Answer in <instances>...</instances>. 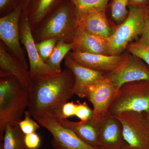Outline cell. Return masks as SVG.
Here are the masks:
<instances>
[{
	"mask_svg": "<svg viewBox=\"0 0 149 149\" xmlns=\"http://www.w3.org/2000/svg\"><path fill=\"white\" fill-rule=\"evenodd\" d=\"M74 81L68 69L52 75L31 77L27 110L31 116L49 114L60 118L63 105L74 95Z\"/></svg>",
	"mask_w": 149,
	"mask_h": 149,
	"instance_id": "cell-1",
	"label": "cell"
},
{
	"mask_svg": "<svg viewBox=\"0 0 149 149\" xmlns=\"http://www.w3.org/2000/svg\"><path fill=\"white\" fill-rule=\"evenodd\" d=\"M29 105V91L12 75H1L0 140L3 141L6 125L21 121Z\"/></svg>",
	"mask_w": 149,
	"mask_h": 149,
	"instance_id": "cell-2",
	"label": "cell"
},
{
	"mask_svg": "<svg viewBox=\"0 0 149 149\" xmlns=\"http://www.w3.org/2000/svg\"><path fill=\"white\" fill-rule=\"evenodd\" d=\"M128 16L108 38L111 56H118L128 43L141 36L145 20L149 14L148 6H128Z\"/></svg>",
	"mask_w": 149,
	"mask_h": 149,
	"instance_id": "cell-3",
	"label": "cell"
},
{
	"mask_svg": "<svg viewBox=\"0 0 149 149\" xmlns=\"http://www.w3.org/2000/svg\"><path fill=\"white\" fill-rule=\"evenodd\" d=\"M127 111L149 114V80L126 83L118 89L108 112L114 116Z\"/></svg>",
	"mask_w": 149,
	"mask_h": 149,
	"instance_id": "cell-4",
	"label": "cell"
},
{
	"mask_svg": "<svg viewBox=\"0 0 149 149\" xmlns=\"http://www.w3.org/2000/svg\"><path fill=\"white\" fill-rule=\"evenodd\" d=\"M121 123L123 138L135 149H149V128L144 112L127 111L114 115Z\"/></svg>",
	"mask_w": 149,
	"mask_h": 149,
	"instance_id": "cell-5",
	"label": "cell"
},
{
	"mask_svg": "<svg viewBox=\"0 0 149 149\" xmlns=\"http://www.w3.org/2000/svg\"><path fill=\"white\" fill-rule=\"evenodd\" d=\"M53 136L52 144L55 149H99L85 143L72 130L62 126L55 118L43 114L33 118Z\"/></svg>",
	"mask_w": 149,
	"mask_h": 149,
	"instance_id": "cell-6",
	"label": "cell"
},
{
	"mask_svg": "<svg viewBox=\"0 0 149 149\" xmlns=\"http://www.w3.org/2000/svg\"><path fill=\"white\" fill-rule=\"evenodd\" d=\"M105 77L114 84L118 91L126 83L149 80V67L141 59L132 54H125L118 66Z\"/></svg>",
	"mask_w": 149,
	"mask_h": 149,
	"instance_id": "cell-7",
	"label": "cell"
},
{
	"mask_svg": "<svg viewBox=\"0 0 149 149\" xmlns=\"http://www.w3.org/2000/svg\"><path fill=\"white\" fill-rule=\"evenodd\" d=\"M77 26L76 10L70 0H65L53 11L41 37L43 40L64 37L73 27Z\"/></svg>",
	"mask_w": 149,
	"mask_h": 149,
	"instance_id": "cell-8",
	"label": "cell"
},
{
	"mask_svg": "<svg viewBox=\"0 0 149 149\" xmlns=\"http://www.w3.org/2000/svg\"><path fill=\"white\" fill-rule=\"evenodd\" d=\"M22 6V1L13 10L0 19V38L27 70L28 65L20 47L19 36L18 22Z\"/></svg>",
	"mask_w": 149,
	"mask_h": 149,
	"instance_id": "cell-9",
	"label": "cell"
},
{
	"mask_svg": "<svg viewBox=\"0 0 149 149\" xmlns=\"http://www.w3.org/2000/svg\"><path fill=\"white\" fill-rule=\"evenodd\" d=\"M117 91L114 84L105 76L88 88L86 98L93 104L96 117L101 118L108 112Z\"/></svg>",
	"mask_w": 149,
	"mask_h": 149,
	"instance_id": "cell-10",
	"label": "cell"
},
{
	"mask_svg": "<svg viewBox=\"0 0 149 149\" xmlns=\"http://www.w3.org/2000/svg\"><path fill=\"white\" fill-rule=\"evenodd\" d=\"M105 12L95 9L76 10L77 28L91 35L109 38L114 30L109 23Z\"/></svg>",
	"mask_w": 149,
	"mask_h": 149,
	"instance_id": "cell-11",
	"label": "cell"
},
{
	"mask_svg": "<svg viewBox=\"0 0 149 149\" xmlns=\"http://www.w3.org/2000/svg\"><path fill=\"white\" fill-rule=\"evenodd\" d=\"M125 142L121 123L108 112L100 120L99 149H122Z\"/></svg>",
	"mask_w": 149,
	"mask_h": 149,
	"instance_id": "cell-12",
	"label": "cell"
},
{
	"mask_svg": "<svg viewBox=\"0 0 149 149\" xmlns=\"http://www.w3.org/2000/svg\"><path fill=\"white\" fill-rule=\"evenodd\" d=\"M21 40L27 50L31 77L52 75L58 73L51 69L40 57L31 33L29 19L26 15L23 18L22 24Z\"/></svg>",
	"mask_w": 149,
	"mask_h": 149,
	"instance_id": "cell-13",
	"label": "cell"
},
{
	"mask_svg": "<svg viewBox=\"0 0 149 149\" xmlns=\"http://www.w3.org/2000/svg\"><path fill=\"white\" fill-rule=\"evenodd\" d=\"M65 65L74 75V94L80 98H86L88 88L98 80L104 77L106 74L79 64L70 56L65 57Z\"/></svg>",
	"mask_w": 149,
	"mask_h": 149,
	"instance_id": "cell-14",
	"label": "cell"
},
{
	"mask_svg": "<svg viewBox=\"0 0 149 149\" xmlns=\"http://www.w3.org/2000/svg\"><path fill=\"white\" fill-rule=\"evenodd\" d=\"M125 54L107 56L74 51L70 56L83 66L105 73L111 72L119 65Z\"/></svg>",
	"mask_w": 149,
	"mask_h": 149,
	"instance_id": "cell-15",
	"label": "cell"
},
{
	"mask_svg": "<svg viewBox=\"0 0 149 149\" xmlns=\"http://www.w3.org/2000/svg\"><path fill=\"white\" fill-rule=\"evenodd\" d=\"M56 119L62 126L72 130L85 143L91 146L98 148L101 118H99L93 114L88 120L79 122L70 121L67 118Z\"/></svg>",
	"mask_w": 149,
	"mask_h": 149,
	"instance_id": "cell-16",
	"label": "cell"
},
{
	"mask_svg": "<svg viewBox=\"0 0 149 149\" xmlns=\"http://www.w3.org/2000/svg\"><path fill=\"white\" fill-rule=\"evenodd\" d=\"M73 42L74 51L111 56L108 38L96 36L77 27Z\"/></svg>",
	"mask_w": 149,
	"mask_h": 149,
	"instance_id": "cell-17",
	"label": "cell"
},
{
	"mask_svg": "<svg viewBox=\"0 0 149 149\" xmlns=\"http://www.w3.org/2000/svg\"><path fill=\"white\" fill-rule=\"evenodd\" d=\"M0 67L1 75H12L25 89L29 90L31 83L29 72L18 60L10 56L1 45L0 47Z\"/></svg>",
	"mask_w": 149,
	"mask_h": 149,
	"instance_id": "cell-18",
	"label": "cell"
},
{
	"mask_svg": "<svg viewBox=\"0 0 149 149\" xmlns=\"http://www.w3.org/2000/svg\"><path fill=\"white\" fill-rule=\"evenodd\" d=\"M24 136L18 123H8L5 130L3 142H1L0 149H28L24 143Z\"/></svg>",
	"mask_w": 149,
	"mask_h": 149,
	"instance_id": "cell-19",
	"label": "cell"
},
{
	"mask_svg": "<svg viewBox=\"0 0 149 149\" xmlns=\"http://www.w3.org/2000/svg\"><path fill=\"white\" fill-rule=\"evenodd\" d=\"M65 0H31L25 11L35 22H39L51 12L54 11Z\"/></svg>",
	"mask_w": 149,
	"mask_h": 149,
	"instance_id": "cell-20",
	"label": "cell"
},
{
	"mask_svg": "<svg viewBox=\"0 0 149 149\" xmlns=\"http://www.w3.org/2000/svg\"><path fill=\"white\" fill-rule=\"evenodd\" d=\"M74 42H65L63 40H60L57 43L53 52L47 60L45 62L48 66L57 73L61 72V63L62 61L71 49L74 47Z\"/></svg>",
	"mask_w": 149,
	"mask_h": 149,
	"instance_id": "cell-21",
	"label": "cell"
},
{
	"mask_svg": "<svg viewBox=\"0 0 149 149\" xmlns=\"http://www.w3.org/2000/svg\"><path fill=\"white\" fill-rule=\"evenodd\" d=\"M130 0H112L110 4L112 18L116 22L121 23L128 14V6Z\"/></svg>",
	"mask_w": 149,
	"mask_h": 149,
	"instance_id": "cell-22",
	"label": "cell"
},
{
	"mask_svg": "<svg viewBox=\"0 0 149 149\" xmlns=\"http://www.w3.org/2000/svg\"><path fill=\"white\" fill-rule=\"evenodd\" d=\"M77 11L90 9L106 11L109 0H70Z\"/></svg>",
	"mask_w": 149,
	"mask_h": 149,
	"instance_id": "cell-23",
	"label": "cell"
},
{
	"mask_svg": "<svg viewBox=\"0 0 149 149\" xmlns=\"http://www.w3.org/2000/svg\"><path fill=\"white\" fill-rule=\"evenodd\" d=\"M57 38H52L44 40L42 42L35 44L37 52L44 62L47 60L53 52L57 42Z\"/></svg>",
	"mask_w": 149,
	"mask_h": 149,
	"instance_id": "cell-24",
	"label": "cell"
},
{
	"mask_svg": "<svg viewBox=\"0 0 149 149\" xmlns=\"http://www.w3.org/2000/svg\"><path fill=\"white\" fill-rule=\"evenodd\" d=\"M128 49L130 53L143 61L149 67V46L136 42L128 45Z\"/></svg>",
	"mask_w": 149,
	"mask_h": 149,
	"instance_id": "cell-25",
	"label": "cell"
},
{
	"mask_svg": "<svg viewBox=\"0 0 149 149\" xmlns=\"http://www.w3.org/2000/svg\"><path fill=\"white\" fill-rule=\"evenodd\" d=\"M24 119L18 123L24 135L36 132L40 128L36 121L31 118V116L28 111L24 113Z\"/></svg>",
	"mask_w": 149,
	"mask_h": 149,
	"instance_id": "cell-26",
	"label": "cell"
},
{
	"mask_svg": "<svg viewBox=\"0 0 149 149\" xmlns=\"http://www.w3.org/2000/svg\"><path fill=\"white\" fill-rule=\"evenodd\" d=\"M94 114L93 109H91L86 102L81 103L77 101L75 116L81 121H85L90 119Z\"/></svg>",
	"mask_w": 149,
	"mask_h": 149,
	"instance_id": "cell-27",
	"label": "cell"
},
{
	"mask_svg": "<svg viewBox=\"0 0 149 149\" xmlns=\"http://www.w3.org/2000/svg\"><path fill=\"white\" fill-rule=\"evenodd\" d=\"M24 140L28 149H37L40 146L41 139L36 132L25 135Z\"/></svg>",
	"mask_w": 149,
	"mask_h": 149,
	"instance_id": "cell-28",
	"label": "cell"
},
{
	"mask_svg": "<svg viewBox=\"0 0 149 149\" xmlns=\"http://www.w3.org/2000/svg\"><path fill=\"white\" fill-rule=\"evenodd\" d=\"M76 111V104H74L73 102H68L62 108L61 116L60 118H67L75 116Z\"/></svg>",
	"mask_w": 149,
	"mask_h": 149,
	"instance_id": "cell-29",
	"label": "cell"
},
{
	"mask_svg": "<svg viewBox=\"0 0 149 149\" xmlns=\"http://www.w3.org/2000/svg\"><path fill=\"white\" fill-rule=\"evenodd\" d=\"M137 42L145 45L149 46V14L146 17L141 37Z\"/></svg>",
	"mask_w": 149,
	"mask_h": 149,
	"instance_id": "cell-30",
	"label": "cell"
},
{
	"mask_svg": "<svg viewBox=\"0 0 149 149\" xmlns=\"http://www.w3.org/2000/svg\"><path fill=\"white\" fill-rule=\"evenodd\" d=\"M21 1L19 0H0V10L1 12L10 9L13 10Z\"/></svg>",
	"mask_w": 149,
	"mask_h": 149,
	"instance_id": "cell-31",
	"label": "cell"
},
{
	"mask_svg": "<svg viewBox=\"0 0 149 149\" xmlns=\"http://www.w3.org/2000/svg\"><path fill=\"white\" fill-rule=\"evenodd\" d=\"M149 4V0H130L128 3V6H148Z\"/></svg>",
	"mask_w": 149,
	"mask_h": 149,
	"instance_id": "cell-32",
	"label": "cell"
},
{
	"mask_svg": "<svg viewBox=\"0 0 149 149\" xmlns=\"http://www.w3.org/2000/svg\"><path fill=\"white\" fill-rule=\"evenodd\" d=\"M30 1L31 0H22V3H23L22 6H23V10H25L27 8Z\"/></svg>",
	"mask_w": 149,
	"mask_h": 149,
	"instance_id": "cell-33",
	"label": "cell"
},
{
	"mask_svg": "<svg viewBox=\"0 0 149 149\" xmlns=\"http://www.w3.org/2000/svg\"><path fill=\"white\" fill-rule=\"evenodd\" d=\"M122 149H135L132 148V147H130L129 146L127 143L125 142V144H124V146H123V148Z\"/></svg>",
	"mask_w": 149,
	"mask_h": 149,
	"instance_id": "cell-34",
	"label": "cell"
},
{
	"mask_svg": "<svg viewBox=\"0 0 149 149\" xmlns=\"http://www.w3.org/2000/svg\"><path fill=\"white\" fill-rule=\"evenodd\" d=\"M145 114V116H146V118L147 122H148V127L149 128V114H147V113H144Z\"/></svg>",
	"mask_w": 149,
	"mask_h": 149,
	"instance_id": "cell-35",
	"label": "cell"
},
{
	"mask_svg": "<svg viewBox=\"0 0 149 149\" xmlns=\"http://www.w3.org/2000/svg\"><path fill=\"white\" fill-rule=\"evenodd\" d=\"M148 11H149V5L148 6Z\"/></svg>",
	"mask_w": 149,
	"mask_h": 149,
	"instance_id": "cell-36",
	"label": "cell"
}]
</instances>
